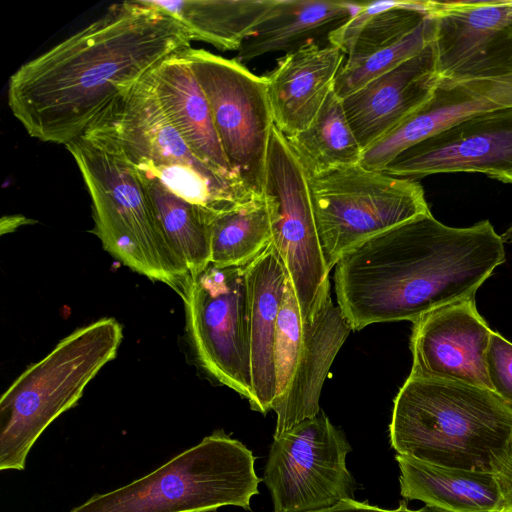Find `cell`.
Segmentation results:
<instances>
[{"label": "cell", "mask_w": 512, "mask_h": 512, "mask_svg": "<svg viewBox=\"0 0 512 512\" xmlns=\"http://www.w3.org/2000/svg\"><path fill=\"white\" fill-rule=\"evenodd\" d=\"M191 41L178 21L146 0L113 4L20 66L9 80V108L32 138L66 145Z\"/></svg>", "instance_id": "6da1fadb"}, {"label": "cell", "mask_w": 512, "mask_h": 512, "mask_svg": "<svg viewBox=\"0 0 512 512\" xmlns=\"http://www.w3.org/2000/svg\"><path fill=\"white\" fill-rule=\"evenodd\" d=\"M504 262V242L489 220L456 228L430 212L347 251L334 267L337 305L355 331L375 323L415 322L475 298Z\"/></svg>", "instance_id": "7a4b0ae2"}, {"label": "cell", "mask_w": 512, "mask_h": 512, "mask_svg": "<svg viewBox=\"0 0 512 512\" xmlns=\"http://www.w3.org/2000/svg\"><path fill=\"white\" fill-rule=\"evenodd\" d=\"M389 434L399 455L496 473L512 442V411L489 389L409 375L394 399Z\"/></svg>", "instance_id": "3957f363"}, {"label": "cell", "mask_w": 512, "mask_h": 512, "mask_svg": "<svg viewBox=\"0 0 512 512\" xmlns=\"http://www.w3.org/2000/svg\"><path fill=\"white\" fill-rule=\"evenodd\" d=\"M92 202L94 233L131 270L162 282L182 298L191 275L167 239L138 173L109 138L86 131L65 145Z\"/></svg>", "instance_id": "277c9868"}, {"label": "cell", "mask_w": 512, "mask_h": 512, "mask_svg": "<svg viewBox=\"0 0 512 512\" xmlns=\"http://www.w3.org/2000/svg\"><path fill=\"white\" fill-rule=\"evenodd\" d=\"M150 74L113 101L87 131L112 140L139 175L211 213L259 196L240 178L214 170L192 152L164 114Z\"/></svg>", "instance_id": "5b68a950"}, {"label": "cell", "mask_w": 512, "mask_h": 512, "mask_svg": "<svg viewBox=\"0 0 512 512\" xmlns=\"http://www.w3.org/2000/svg\"><path fill=\"white\" fill-rule=\"evenodd\" d=\"M122 336L116 319H99L69 334L16 378L0 399V470L25 469L35 442L115 358Z\"/></svg>", "instance_id": "8992f818"}, {"label": "cell", "mask_w": 512, "mask_h": 512, "mask_svg": "<svg viewBox=\"0 0 512 512\" xmlns=\"http://www.w3.org/2000/svg\"><path fill=\"white\" fill-rule=\"evenodd\" d=\"M260 481L253 452L216 430L147 475L95 494L69 512H212L223 506L251 510Z\"/></svg>", "instance_id": "52a82bcc"}, {"label": "cell", "mask_w": 512, "mask_h": 512, "mask_svg": "<svg viewBox=\"0 0 512 512\" xmlns=\"http://www.w3.org/2000/svg\"><path fill=\"white\" fill-rule=\"evenodd\" d=\"M318 237L329 271L350 249L430 213L416 181L364 168L360 163L308 175Z\"/></svg>", "instance_id": "ba28073f"}, {"label": "cell", "mask_w": 512, "mask_h": 512, "mask_svg": "<svg viewBox=\"0 0 512 512\" xmlns=\"http://www.w3.org/2000/svg\"><path fill=\"white\" fill-rule=\"evenodd\" d=\"M271 234L305 323L330 296V281L312 207L308 173L273 126L263 187Z\"/></svg>", "instance_id": "9c48e42d"}, {"label": "cell", "mask_w": 512, "mask_h": 512, "mask_svg": "<svg viewBox=\"0 0 512 512\" xmlns=\"http://www.w3.org/2000/svg\"><path fill=\"white\" fill-rule=\"evenodd\" d=\"M182 56L208 100L232 169L249 190L262 195L274 126L265 76L252 73L238 59L204 49L190 47Z\"/></svg>", "instance_id": "30bf717a"}, {"label": "cell", "mask_w": 512, "mask_h": 512, "mask_svg": "<svg viewBox=\"0 0 512 512\" xmlns=\"http://www.w3.org/2000/svg\"><path fill=\"white\" fill-rule=\"evenodd\" d=\"M351 450L324 412L273 437L263 475L273 512H314L356 499L346 465Z\"/></svg>", "instance_id": "8fae6325"}, {"label": "cell", "mask_w": 512, "mask_h": 512, "mask_svg": "<svg viewBox=\"0 0 512 512\" xmlns=\"http://www.w3.org/2000/svg\"><path fill=\"white\" fill-rule=\"evenodd\" d=\"M183 300L188 334L201 366L249 401V308L244 267L210 263L191 277Z\"/></svg>", "instance_id": "7c38bea8"}, {"label": "cell", "mask_w": 512, "mask_h": 512, "mask_svg": "<svg viewBox=\"0 0 512 512\" xmlns=\"http://www.w3.org/2000/svg\"><path fill=\"white\" fill-rule=\"evenodd\" d=\"M436 70L448 80L512 76V0L424 1Z\"/></svg>", "instance_id": "4fadbf2b"}, {"label": "cell", "mask_w": 512, "mask_h": 512, "mask_svg": "<svg viewBox=\"0 0 512 512\" xmlns=\"http://www.w3.org/2000/svg\"><path fill=\"white\" fill-rule=\"evenodd\" d=\"M382 171L412 180L438 173L478 172L512 183V107L457 122L408 147Z\"/></svg>", "instance_id": "5bb4252c"}, {"label": "cell", "mask_w": 512, "mask_h": 512, "mask_svg": "<svg viewBox=\"0 0 512 512\" xmlns=\"http://www.w3.org/2000/svg\"><path fill=\"white\" fill-rule=\"evenodd\" d=\"M492 330L475 298L435 309L413 322L410 375L491 390L486 352ZM492 391V390H491Z\"/></svg>", "instance_id": "9a60e30c"}, {"label": "cell", "mask_w": 512, "mask_h": 512, "mask_svg": "<svg viewBox=\"0 0 512 512\" xmlns=\"http://www.w3.org/2000/svg\"><path fill=\"white\" fill-rule=\"evenodd\" d=\"M427 16L424 1L363 3L328 38L347 55L342 65L346 80L361 87L417 55L424 41L415 29Z\"/></svg>", "instance_id": "2e32d148"}, {"label": "cell", "mask_w": 512, "mask_h": 512, "mask_svg": "<svg viewBox=\"0 0 512 512\" xmlns=\"http://www.w3.org/2000/svg\"><path fill=\"white\" fill-rule=\"evenodd\" d=\"M506 107H512V76L460 81L440 78L423 105L363 151L360 164L382 171L419 141L468 117Z\"/></svg>", "instance_id": "e0dca14e"}, {"label": "cell", "mask_w": 512, "mask_h": 512, "mask_svg": "<svg viewBox=\"0 0 512 512\" xmlns=\"http://www.w3.org/2000/svg\"><path fill=\"white\" fill-rule=\"evenodd\" d=\"M440 77L433 42L342 99L363 151L393 131L433 93Z\"/></svg>", "instance_id": "ac0fdd59"}, {"label": "cell", "mask_w": 512, "mask_h": 512, "mask_svg": "<svg viewBox=\"0 0 512 512\" xmlns=\"http://www.w3.org/2000/svg\"><path fill=\"white\" fill-rule=\"evenodd\" d=\"M344 56L330 42L309 44L278 59L265 76L274 125L285 137L315 118L334 89Z\"/></svg>", "instance_id": "d6986e66"}, {"label": "cell", "mask_w": 512, "mask_h": 512, "mask_svg": "<svg viewBox=\"0 0 512 512\" xmlns=\"http://www.w3.org/2000/svg\"><path fill=\"white\" fill-rule=\"evenodd\" d=\"M248 287L252 410L266 414L276 398L277 319L289 278L272 242L244 267Z\"/></svg>", "instance_id": "ffe728a7"}, {"label": "cell", "mask_w": 512, "mask_h": 512, "mask_svg": "<svg viewBox=\"0 0 512 512\" xmlns=\"http://www.w3.org/2000/svg\"><path fill=\"white\" fill-rule=\"evenodd\" d=\"M351 327L331 296L311 322H304V338L290 382L272 405L276 413L273 437L320 412L319 399L329 369Z\"/></svg>", "instance_id": "44dd1931"}, {"label": "cell", "mask_w": 512, "mask_h": 512, "mask_svg": "<svg viewBox=\"0 0 512 512\" xmlns=\"http://www.w3.org/2000/svg\"><path fill=\"white\" fill-rule=\"evenodd\" d=\"M150 79L164 114L192 152L214 170L240 178L225 155L208 100L182 52L159 65Z\"/></svg>", "instance_id": "7402d4cb"}, {"label": "cell", "mask_w": 512, "mask_h": 512, "mask_svg": "<svg viewBox=\"0 0 512 512\" xmlns=\"http://www.w3.org/2000/svg\"><path fill=\"white\" fill-rule=\"evenodd\" d=\"M363 3L328 0H276L238 51L240 62L267 53L296 51L328 41L331 33L350 20Z\"/></svg>", "instance_id": "603a6c76"}, {"label": "cell", "mask_w": 512, "mask_h": 512, "mask_svg": "<svg viewBox=\"0 0 512 512\" xmlns=\"http://www.w3.org/2000/svg\"><path fill=\"white\" fill-rule=\"evenodd\" d=\"M400 494L448 512H501L502 501L494 473L429 464L396 454Z\"/></svg>", "instance_id": "cb8c5ba5"}, {"label": "cell", "mask_w": 512, "mask_h": 512, "mask_svg": "<svg viewBox=\"0 0 512 512\" xmlns=\"http://www.w3.org/2000/svg\"><path fill=\"white\" fill-rule=\"evenodd\" d=\"M178 21L192 41L239 51L276 0H146Z\"/></svg>", "instance_id": "d4e9b609"}, {"label": "cell", "mask_w": 512, "mask_h": 512, "mask_svg": "<svg viewBox=\"0 0 512 512\" xmlns=\"http://www.w3.org/2000/svg\"><path fill=\"white\" fill-rule=\"evenodd\" d=\"M285 138L308 175L359 164L363 155L334 90L307 128Z\"/></svg>", "instance_id": "484cf974"}, {"label": "cell", "mask_w": 512, "mask_h": 512, "mask_svg": "<svg viewBox=\"0 0 512 512\" xmlns=\"http://www.w3.org/2000/svg\"><path fill=\"white\" fill-rule=\"evenodd\" d=\"M139 177L170 244L191 277L199 274L211 263L210 222L214 213L180 198L153 178Z\"/></svg>", "instance_id": "4316f807"}, {"label": "cell", "mask_w": 512, "mask_h": 512, "mask_svg": "<svg viewBox=\"0 0 512 512\" xmlns=\"http://www.w3.org/2000/svg\"><path fill=\"white\" fill-rule=\"evenodd\" d=\"M272 242L264 195L214 214L210 222L211 264L245 267Z\"/></svg>", "instance_id": "83f0119b"}, {"label": "cell", "mask_w": 512, "mask_h": 512, "mask_svg": "<svg viewBox=\"0 0 512 512\" xmlns=\"http://www.w3.org/2000/svg\"><path fill=\"white\" fill-rule=\"evenodd\" d=\"M303 338L304 321L294 288L288 278L277 319L275 340L277 394L275 400L283 394L290 382Z\"/></svg>", "instance_id": "f1b7e54d"}, {"label": "cell", "mask_w": 512, "mask_h": 512, "mask_svg": "<svg viewBox=\"0 0 512 512\" xmlns=\"http://www.w3.org/2000/svg\"><path fill=\"white\" fill-rule=\"evenodd\" d=\"M491 390L512 411V343L492 331L486 352Z\"/></svg>", "instance_id": "f546056e"}, {"label": "cell", "mask_w": 512, "mask_h": 512, "mask_svg": "<svg viewBox=\"0 0 512 512\" xmlns=\"http://www.w3.org/2000/svg\"><path fill=\"white\" fill-rule=\"evenodd\" d=\"M314 512H448L443 509L425 505L424 507L412 510L407 506L406 501H401L399 506L395 509H384L375 505L369 504L367 501L360 502L356 499L342 500L338 504Z\"/></svg>", "instance_id": "4dcf8cb0"}, {"label": "cell", "mask_w": 512, "mask_h": 512, "mask_svg": "<svg viewBox=\"0 0 512 512\" xmlns=\"http://www.w3.org/2000/svg\"><path fill=\"white\" fill-rule=\"evenodd\" d=\"M494 474L501 493V512H512V442L503 464Z\"/></svg>", "instance_id": "1f68e13d"}, {"label": "cell", "mask_w": 512, "mask_h": 512, "mask_svg": "<svg viewBox=\"0 0 512 512\" xmlns=\"http://www.w3.org/2000/svg\"><path fill=\"white\" fill-rule=\"evenodd\" d=\"M503 242L512 243V225L501 235Z\"/></svg>", "instance_id": "d6a6232c"}]
</instances>
